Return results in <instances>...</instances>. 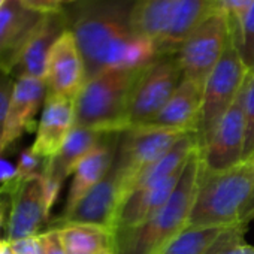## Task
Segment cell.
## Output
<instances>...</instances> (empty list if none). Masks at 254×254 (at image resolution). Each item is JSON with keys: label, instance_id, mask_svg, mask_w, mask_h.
<instances>
[{"label": "cell", "instance_id": "cell-1", "mask_svg": "<svg viewBox=\"0 0 254 254\" xmlns=\"http://www.w3.org/2000/svg\"><path fill=\"white\" fill-rule=\"evenodd\" d=\"M135 0H79L64 6L85 66V81L114 67L138 69L157 57L154 45L132 24Z\"/></svg>", "mask_w": 254, "mask_h": 254}, {"label": "cell", "instance_id": "cell-2", "mask_svg": "<svg viewBox=\"0 0 254 254\" xmlns=\"http://www.w3.org/2000/svg\"><path fill=\"white\" fill-rule=\"evenodd\" d=\"M199 174L200 157L197 147L191 153L168 202L142 224L114 232L112 250L117 254H159L186 229L199 187Z\"/></svg>", "mask_w": 254, "mask_h": 254}, {"label": "cell", "instance_id": "cell-3", "mask_svg": "<svg viewBox=\"0 0 254 254\" xmlns=\"http://www.w3.org/2000/svg\"><path fill=\"white\" fill-rule=\"evenodd\" d=\"M254 187V157L214 174H199V187L186 227H232Z\"/></svg>", "mask_w": 254, "mask_h": 254}, {"label": "cell", "instance_id": "cell-4", "mask_svg": "<svg viewBox=\"0 0 254 254\" xmlns=\"http://www.w3.org/2000/svg\"><path fill=\"white\" fill-rule=\"evenodd\" d=\"M141 70L114 67L87 79L75 99V126L124 132L132 90Z\"/></svg>", "mask_w": 254, "mask_h": 254}, {"label": "cell", "instance_id": "cell-5", "mask_svg": "<svg viewBox=\"0 0 254 254\" xmlns=\"http://www.w3.org/2000/svg\"><path fill=\"white\" fill-rule=\"evenodd\" d=\"M250 75L251 69L242 60L232 38L221 60L203 85L202 106L194 130L199 148L205 144L224 112L236 100Z\"/></svg>", "mask_w": 254, "mask_h": 254}, {"label": "cell", "instance_id": "cell-6", "mask_svg": "<svg viewBox=\"0 0 254 254\" xmlns=\"http://www.w3.org/2000/svg\"><path fill=\"white\" fill-rule=\"evenodd\" d=\"M187 133L193 132L156 129V127H136L121 132L114 160L120 180V203L129 193L135 180L145 169L166 156Z\"/></svg>", "mask_w": 254, "mask_h": 254}, {"label": "cell", "instance_id": "cell-7", "mask_svg": "<svg viewBox=\"0 0 254 254\" xmlns=\"http://www.w3.org/2000/svg\"><path fill=\"white\" fill-rule=\"evenodd\" d=\"M183 79L177 54L157 56L145 64L132 90L126 130L147 126L163 109Z\"/></svg>", "mask_w": 254, "mask_h": 254}, {"label": "cell", "instance_id": "cell-8", "mask_svg": "<svg viewBox=\"0 0 254 254\" xmlns=\"http://www.w3.org/2000/svg\"><path fill=\"white\" fill-rule=\"evenodd\" d=\"M230 39L232 32L226 17L218 9L214 11L189 35L177 51L184 79L205 85Z\"/></svg>", "mask_w": 254, "mask_h": 254}, {"label": "cell", "instance_id": "cell-9", "mask_svg": "<svg viewBox=\"0 0 254 254\" xmlns=\"http://www.w3.org/2000/svg\"><path fill=\"white\" fill-rule=\"evenodd\" d=\"M250 79V76H248ZM248 79L236 100L215 124L205 144L199 148L200 171L214 174L244 160L245 147V93Z\"/></svg>", "mask_w": 254, "mask_h": 254}, {"label": "cell", "instance_id": "cell-10", "mask_svg": "<svg viewBox=\"0 0 254 254\" xmlns=\"http://www.w3.org/2000/svg\"><path fill=\"white\" fill-rule=\"evenodd\" d=\"M11 190V208L6 223V241L14 242L41 233L50 220L44 175L27 180H14Z\"/></svg>", "mask_w": 254, "mask_h": 254}, {"label": "cell", "instance_id": "cell-11", "mask_svg": "<svg viewBox=\"0 0 254 254\" xmlns=\"http://www.w3.org/2000/svg\"><path fill=\"white\" fill-rule=\"evenodd\" d=\"M47 94L45 79L33 76H18L14 79L3 135L0 139V154L8 151L26 133L36 130V117L41 108H44Z\"/></svg>", "mask_w": 254, "mask_h": 254}, {"label": "cell", "instance_id": "cell-12", "mask_svg": "<svg viewBox=\"0 0 254 254\" xmlns=\"http://www.w3.org/2000/svg\"><path fill=\"white\" fill-rule=\"evenodd\" d=\"M45 84L50 96L75 100L85 84V66L76 41L67 29L53 47L48 59Z\"/></svg>", "mask_w": 254, "mask_h": 254}, {"label": "cell", "instance_id": "cell-13", "mask_svg": "<svg viewBox=\"0 0 254 254\" xmlns=\"http://www.w3.org/2000/svg\"><path fill=\"white\" fill-rule=\"evenodd\" d=\"M44 15L29 9L21 0H6L0 9V70L12 76L27 41Z\"/></svg>", "mask_w": 254, "mask_h": 254}, {"label": "cell", "instance_id": "cell-14", "mask_svg": "<svg viewBox=\"0 0 254 254\" xmlns=\"http://www.w3.org/2000/svg\"><path fill=\"white\" fill-rule=\"evenodd\" d=\"M105 133L109 132L75 126L59 153L48 160L44 172V181L50 209H53L54 203L57 202L66 178L73 174L78 163L100 142Z\"/></svg>", "mask_w": 254, "mask_h": 254}, {"label": "cell", "instance_id": "cell-15", "mask_svg": "<svg viewBox=\"0 0 254 254\" xmlns=\"http://www.w3.org/2000/svg\"><path fill=\"white\" fill-rule=\"evenodd\" d=\"M120 205V180L112 163L105 178L97 183L64 217L54 221L53 227L66 223L94 224L114 232V221Z\"/></svg>", "mask_w": 254, "mask_h": 254}, {"label": "cell", "instance_id": "cell-16", "mask_svg": "<svg viewBox=\"0 0 254 254\" xmlns=\"http://www.w3.org/2000/svg\"><path fill=\"white\" fill-rule=\"evenodd\" d=\"M120 136L121 132L105 133L100 142L78 163L72 174V181L60 217L67 215L75 208V205L109 172L117 156Z\"/></svg>", "mask_w": 254, "mask_h": 254}, {"label": "cell", "instance_id": "cell-17", "mask_svg": "<svg viewBox=\"0 0 254 254\" xmlns=\"http://www.w3.org/2000/svg\"><path fill=\"white\" fill-rule=\"evenodd\" d=\"M67 17L64 9L45 14L30 39L27 41L21 57L12 72V78L33 76L45 79L47 64L53 47L67 30Z\"/></svg>", "mask_w": 254, "mask_h": 254}, {"label": "cell", "instance_id": "cell-18", "mask_svg": "<svg viewBox=\"0 0 254 254\" xmlns=\"http://www.w3.org/2000/svg\"><path fill=\"white\" fill-rule=\"evenodd\" d=\"M75 127V100L47 94L32 148L44 159L54 157Z\"/></svg>", "mask_w": 254, "mask_h": 254}, {"label": "cell", "instance_id": "cell-19", "mask_svg": "<svg viewBox=\"0 0 254 254\" xmlns=\"http://www.w3.org/2000/svg\"><path fill=\"white\" fill-rule=\"evenodd\" d=\"M184 168L154 186L138 189L127 196L117 209L114 232L136 227L153 217L175 191Z\"/></svg>", "mask_w": 254, "mask_h": 254}, {"label": "cell", "instance_id": "cell-20", "mask_svg": "<svg viewBox=\"0 0 254 254\" xmlns=\"http://www.w3.org/2000/svg\"><path fill=\"white\" fill-rule=\"evenodd\" d=\"M202 96L203 85L190 79H183L163 109L144 127L194 133L202 106Z\"/></svg>", "mask_w": 254, "mask_h": 254}, {"label": "cell", "instance_id": "cell-21", "mask_svg": "<svg viewBox=\"0 0 254 254\" xmlns=\"http://www.w3.org/2000/svg\"><path fill=\"white\" fill-rule=\"evenodd\" d=\"M217 9V0H180L163 38L156 45L157 56L177 54L189 35Z\"/></svg>", "mask_w": 254, "mask_h": 254}, {"label": "cell", "instance_id": "cell-22", "mask_svg": "<svg viewBox=\"0 0 254 254\" xmlns=\"http://www.w3.org/2000/svg\"><path fill=\"white\" fill-rule=\"evenodd\" d=\"M178 5L180 0H135L132 24L136 35L151 42L156 50Z\"/></svg>", "mask_w": 254, "mask_h": 254}, {"label": "cell", "instance_id": "cell-23", "mask_svg": "<svg viewBox=\"0 0 254 254\" xmlns=\"http://www.w3.org/2000/svg\"><path fill=\"white\" fill-rule=\"evenodd\" d=\"M57 229L66 254H105L112 250L114 232L106 227L66 223Z\"/></svg>", "mask_w": 254, "mask_h": 254}, {"label": "cell", "instance_id": "cell-24", "mask_svg": "<svg viewBox=\"0 0 254 254\" xmlns=\"http://www.w3.org/2000/svg\"><path fill=\"white\" fill-rule=\"evenodd\" d=\"M224 229L223 227H186L159 254H203Z\"/></svg>", "mask_w": 254, "mask_h": 254}, {"label": "cell", "instance_id": "cell-25", "mask_svg": "<svg viewBox=\"0 0 254 254\" xmlns=\"http://www.w3.org/2000/svg\"><path fill=\"white\" fill-rule=\"evenodd\" d=\"M233 38V42L245 62V64L254 72V3L247 14L242 26L239 27L238 33Z\"/></svg>", "mask_w": 254, "mask_h": 254}, {"label": "cell", "instance_id": "cell-26", "mask_svg": "<svg viewBox=\"0 0 254 254\" xmlns=\"http://www.w3.org/2000/svg\"><path fill=\"white\" fill-rule=\"evenodd\" d=\"M253 3L254 0H217V8L226 17L232 36L238 33Z\"/></svg>", "mask_w": 254, "mask_h": 254}, {"label": "cell", "instance_id": "cell-27", "mask_svg": "<svg viewBox=\"0 0 254 254\" xmlns=\"http://www.w3.org/2000/svg\"><path fill=\"white\" fill-rule=\"evenodd\" d=\"M48 160L50 159H44L42 156H39L32 147L23 150L18 156L15 180H27L36 175H44Z\"/></svg>", "mask_w": 254, "mask_h": 254}, {"label": "cell", "instance_id": "cell-28", "mask_svg": "<svg viewBox=\"0 0 254 254\" xmlns=\"http://www.w3.org/2000/svg\"><path fill=\"white\" fill-rule=\"evenodd\" d=\"M254 156V72H251L245 93V147L244 159Z\"/></svg>", "mask_w": 254, "mask_h": 254}, {"label": "cell", "instance_id": "cell-29", "mask_svg": "<svg viewBox=\"0 0 254 254\" xmlns=\"http://www.w3.org/2000/svg\"><path fill=\"white\" fill-rule=\"evenodd\" d=\"M245 227L236 224L232 227L224 229L220 236L214 241V244L203 253V254H224L232 245L244 241V235H245Z\"/></svg>", "mask_w": 254, "mask_h": 254}, {"label": "cell", "instance_id": "cell-30", "mask_svg": "<svg viewBox=\"0 0 254 254\" xmlns=\"http://www.w3.org/2000/svg\"><path fill=\"white\" fill-rule=\"evenodd\" d=\"M12 87H14L12 76L0 70V139H2V135H3L5 118H6V111H8Z\"/></svg>", "mask_w": 254, "mask_h": 254}, {"label": "cell", "instance_id": "cell-31", "mask_svg": "<svg viewBox=\"0 0 254 254\" xmlns=\"http://www.w3.org/2000/svg\"><path fill=\"white\" fill-rule=\"evenodd\" d=\"M42 241L44 254H66L64 247L60 239V232L57 227H50L39 233Z\"/></svg>", "mask_w": 254, "mask_h": 254}, {"label": "cell", "instance_id": "cell-32", "mask_svg": "<svg viewBox=\"0 0 254 254\" xmlns=\"http://www.w3.org/2000/svg\"><path fill=\"white\" fill-rule=\"evenodd\" d=\"M9 244L14 250V254H44L42 241L39 235L23 238Z\"/></svg>", "mask_w": 254, "mask_h": 254}, {"label": "cell", "instance_id": "cell-33", "mask_svg": "<svg viewBox=\"0 0 254 254\" xmlns=\"http://www.w3.org/2000/svg\"><path fill=\"white\" fill-rule=\"evenodd\" d=\"M9 208H11V190L9 186H0V232H2L3 226L8 223V217L9 215ZM6 239H2L0 236V245H2Z\"/></svg>", "mask_w": 254, "mask_h": 254}, {"label": "cell", "instance_id": "cell-34", "mask_svg": "<svg viewBox=\"0 0 254 254\" xmlns=\"http://www.w3.org/2000/svg\"><path fill=\"white\" fill-rule=\"evenodd\" d=\"M21 2L32 11L39 14H50L62 9L60 0H21Z\"/></svg>", "mask_w": 254, "mask_h": 254}, {"label": "cell", "instance_id": "cell-35", "mask_svg": "<svg viewBox=\"0 0 254 254\" xmlns=\"http://www.w3.org/2000/svg\"><path fill=\"white\" fill-rule=\"evenodd\" d=\"M17 178V166L0 154V186L12 183Z\"/></svg>", "mask_w": 254, "mask_h": 254}, {"label": "cell", "instance_id": "cell-36", "mask_svg": "<svg viewBox=\"0 0 254 254\" xmlns=\"http://www.w3.org/2000/svg\"><path fill=\"white\" fill-rule=\"evenodd\" d=\"M254 220V187H253V191L247 200V203L244 205L242 211H241V215H239V226L245 227Z\"/></svg>", "mask_w": 254, "mask_h": 254}, {"label": "cell", "instance_id": "cell-37", "mask_svg": "<svg viewBox=\"0 0 254 254\" xmlns=\"http://www.w3.org/2000/svg\"><path fill=\"white\" fill-rule=\"evenodd\" d=\"M224 254H254V245H248L244 241L232 245Z\"/></svg>", "mask_w": 254, "mask_h": 254}, {"label": "cell", "instance_id": "cell-38", "mask_svg": "<svg viewBox=\"0 0 254 254\" xmlns=\"http://www.w3.org/2000/svg\"><path fill=\"white\" fill-rule=\"evenodd\" d=\"M0 254H14V250L8 241H5L2 245H0Z\"/></svg>", "mask_w": 254, "mask_h": 254}, {"label": "cell", "instance_id": "cell-39", "mask_svg": "<svg viewBox=\"0 0 254 254\" xmlns=\"http://www.w3.org/2000/svg\"><path fill=\"white\" fill-rule=\"evenodd\" d=\"M76 2H79V0H60V5L64 8V6L73 5V3H76Z\"/></svg>", "mask_w": 254, "mask_h": 254}, {"label": "cell", "instance_id": "cell-40", "mask_svg": "<svg viewBox=\"0 0 254 254\" xmlns=\"http://www.w3.org/2000/svg\"><path fill=\"white\" fill-rule=\"evenodd\" d=\"M6 3V0H0V9H2L3 8V5Z\"/></svg>", "mask_w": 254, "mask_h": 254}, {"label": "cell", "instance_id": "cell-41", "mask_svg": "<svg viewBox=\"0 0 254 254\" xmlns=\"http://www.w3.org/2000/svg\"><path fill=\"white\" fill-rule=\"evenodd\" d=\"M105 254H117V253H115L114 250H109V251H108V253H105Z\"/></svg>", "mask_w": 254, "mask_h": 254}, {"label": "cell", "instance_id": "cell-42", "mask_svg": "<svg viewBox=\"0 0 254 254\" xmlns=\"http://www.w3.org/2000/svg\"><path fill=\"white\" fill-rule=\"evenodd\" d=\"M253 157H254V156H253Z\"/></svg>", "mask_w": 254, "mask_h": 254}]
</instances>
